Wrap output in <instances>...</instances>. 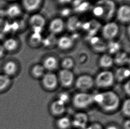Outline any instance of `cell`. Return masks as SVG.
I'll return each mask as SVG.
<instances>
[{
  "mask_svg": "<svg viewBox=\"0 0 130 129\" xmlns=\"http://www.w3.org/2000/svg\"><path fill=\"white\" fill-rule=\"evenodd\" d=\"M64 28V22L60 18H56L50 22L49 30L51 33L57 34L61 33Z\"/></svg>",
  "mask_w": 130,
  "mask_h": 129,
  "instance_id": "obj_11",
  "label": "cell"
},
{
  "mask_svg": "<svg viewBox=\"0 0 130 129\" xmlns=\"http://www.w3.org/2000/svg\"><path fill=\"white\" fill-rule=\"evenodd\" d=\"M94 102L104 112H112L119 108L120 98L118 95L112 91H106L93 94Z\"/></svg>",
  "mask_w": 130,
  "mask_h": 129,
  "instance_id": "obj_1",
  "label": "cell"
},
{
  "mask_svg": "<svg viewBox=\"0 0 130 129\" xmlns=\"http://www.w3.org/2000/svg\"></svg>",
  "mask_w": 130,
  "mask_h": 129,
  "instance_id": "obj_38",
  "label": "cell"
},
{
  "mask_svg": "<svg viewBox=\"0 0 130 129\" xmlns=\"http://www.w3.org/2000/svg\"><path fill=\"white\" fill-rule=\"evenodd\" d=\"M117 19L123 23H127L130 20V8L129 5H124L121 6L116 12Z\"/></svg>",
  "mask_w": 130,
  "mask_h": 129,
  "instance_id": "obj_10",
  "label": "cell"
},
{
  "mask_svg": "<svg viewBox=\"0 0 130 129\" xmlns=\"http://www.w3.org/2000/svg\"><path fill=\"white\" fill-rule=\"evenodd\" d=\"M94 85L95 82L93 77L86 74L79 76L75 82L76 88L82 92H85L91 89Z\"/></svg>",
  "mask_w": 130,
  "mask_h": 129,
  "instance_id": "obj_4",
  "label": "cell"
},
{
  "mask_svg": "<svg viewBox=\"0 0 130 129\" xmlns=\"http://www.w3.org/2000/svg\"><path fill=\"white\" fill-rule=\"evenodd\" d=\"M102 6L104 10V16L106 19H110L114 16L116 11V5L111 0H101L98 3Z\"/></svg>",
  "mask_w": 130,
  "mask_h": 129,
  "instance_id": "obj_9",
  "label": "cell"
},
{
  "mask_svg": "<svg viewBox=\"0 0 130 129\" xmlns=\"http://www.w3.org/2000/svg\"><path fill=\"white\" fill-rule=\"evenodd\" d=\"M57 44L58 47L62 50H68L73 46V41L69 37L63 36L59 38Z\"/></svg>",
  "mask_w": 130,
  "mask_h": 129,
  "instance_id": "obj_15",
  "label": "cell"
},
{
  "mask_svg": "<svg viewBox=\"0 0 130 129\" xmlns=\"http://www.w3.org/2000/svg\"><path fill=\"white\" fill-rule=\"evenodd\" d=\"M93 12L94 15L97 16H102L104 15V10L103 7L98 4L93 9Z\"/></svg>",
  "mask_w": 130,
  "mask_h": 129,
  "instance_id": "obj_30",
  "label": "cell"
},
{
  "mask_svg": "<svg viewBox=\"0 0 130 129\" xmlns=\"http://www.w3.org/2000/svg\"><path fill=\"white\" fill-rule=\"evenodd\" d=\"M31 42L34 44H37L40 43L41 41V37L40 33H34L31 35Z\"/></svg>",
  "mask_w": 130,
  "mask_h": 129,
  "instance_id": "obj_31",
  "label": "cell"
},
{
  "mask_svg": "<svg viewBox=\"0 0 130 129\" xmlns=\"http://www.w3.org/2000/svg\"><path fill=\"white\" fill-rule=\"evenodd\" d=\"M121 111L123 114L126 117H130V100L129 98L123 101L122 105Z\"/></svg>",
  "mask_w": 130,
  "mask_h": 129,
  "instance_id": "obj_27",
  "label": "cell"
},
{
  "mask_svg": "<svg viewBox=\"0 0 130 129\" xmlns=\"http://www.w3.org/2000/svg\"><path fill=\"white\" fill-rule=\"evenodd\" d=\"M5 52V49L4 48L3 46L0 45V58L3 55Z\"/></svg>",
  "mask_w": 130,
  "mask_h": 129,
  "instance_id": "obj_36",
  "label": "cell"
},
{
  "mask_svg": "<svg viewBox=\"0 0 130 129\" xmlns=\"http://www.w3.org/2000/svg\"><path fill=\"white\" fill-rule=\"evenodd\" d=\"M9 32H10V24L4 19H0V39L3 38Z\"/></svg>",
  "mask_w": 130,
  "mask_h": 129,
  "instance_id": "obj_24",
  "label": "cell"
},
{
  "mask_svg": "<svg viewBox=\"0 0 130 129\" xmlns=\"http://www.w3.org/2000/svg\"><path fill=\"white\" fill-rule=\"evenodd\" d=\"M88 118L86 114L80 112L76 113L72 121V125L76 129H84L88 126Z\"/></svg>",
  "mask_w": 130,
  "mask_h": 129,
  "instance_id": "obj_8",
  "label": "cell"
},
{
  "mask_svg": "<svg viewBox=\"0 0 130 129\" xmlns=\"http://www.w3.org/2000/svg\"><path fill=\"white\" fill-rule=\"evenodd\" d=\"M74 60L70 57L64 58L61 62V66L63 69L70 70L74 66Z\"/></svg>",
  "mask_w": 130,
  "mask_h": 129,
  "instance_id": "obj_26",
  "label": "cell"
},
{
  "mask_svg": "<svg viewBox=\"0 0 130 129\" xmlns=\"http://www.w3.org/2000/svg\"><path fill=\"white\" fill-rule=\"evenodd\" d=\"M17 70V67L16 63L13 61H10L7 62L4 67V71L5 74L8 77L13 75L16 73Z\"/></svg>",
  "mask_w": 130,
  "mask_h": 129,
  "instance_id": "obj_20",
  "label": "cell"
},
{
  "mask_svg": "<svg viewBox=\"0 0 130 129\" xmlns=\"http://www.w3.org/2000/svg\"><path fill=\"white\" fill-rule=\"evenodd\" d=\"M113 44H111L109 46V52L111 54H115L120 49V46L119 44H116L113 43Z\"/></svg>",
  "mask_w": 130,
  "mask_h": 129,
  "instance_id": "obj_32",
  "label": "cell"
},
{
  "mask_svg": "<svg viewBox=\"0 0 130 129\" xmlns=\"http://www.w3.org/2000/svg\"><path fill=\"white\" fill-rule=\"evenodd\" d=\"M10 82L9 77L5 74L0 75V91L5 89L9 86Z\"/></svg>",
  "mask_w": 130,
  "mask_h": 129,
  "instance_id": "obj_28",
  "label": "cell"
},
{
  "mask_svg": "<svg viewBox=\"0 0 130 129\" xmlns=\"http://www.w3.org/2000/svg\"><path fill=\"white\" fill-rule=\"evenodd\" d=\"M66 110V105L58 99L53 101L50 105V111L53 115L56 116L63 115Z\"/></svg>",
  "mask_w": 130,
  "mask_h": 129,
  "instance_id": "obj_12",
  "label": "cell"
},
{
  "mask_svg": "<svg viewBox=\"0 0 130 129\" xmlns=\"http://www.w3.org/2000/svg\"><path fill=\"white\" fill-rule=\"evenodd\" d=\"M42 66L45 70L50 71L54 70L58 67V60L54 56H48L44 60Z\"/></svg>",
  "mask_w": 130,
  "mask_h": 129,
  "instance_id": "obj_16",
  "label": "cell"
},
{
  "mask_svg": "<svg viewBox=\"0 0 130 129\" xmlns=\"http://www.w3.org/2000/svg\"><path fill=\"white\" fill-rule=\"evenodd\" d=\"M56 125L59 129H69L72 125V121L68 117H61L57 120Z\"/></svg>",
  "mask_w": 130,
  "mask_h": 129,
  "instance_id": "obj_21",
  "label": "cell"
},
{
  "mask_svg": "<svg viewBox=\"0 0 130 129\" xmlns=\"http://www.w3.org/2000/svg\"><path fill=\"white\" fill-rule=\"evenodd\" d=\"M94 102L93 94L86 92H80L75 95L72 99V104L76 108L84 109L88 108Z\"/></svg>",
  "mask_w": 130,
  "mask_h": 129,
  "instance_id": "obj_3",
  "label": "cell"
},
{
  "mask_svg": "<svg viewBox=\"0 0 130 129\" xmlns=\"http://www.w3.org/2000/svg\"><path fill=\"white\" fill-rule=\"evenodd\" d=\"M42 78L43 85L47 90L53 91L57 87L59 83L58 77L55 73L52 72L45 73Z\"/></svg>",
  "mask_w": 130,
  "mask_h": 129,
  "instance_id": "obj_6",
  "label": "cell"
},
{
  "mask_svg": "<svg viewBox=\"0 0 130 129\" xmlns=\"http://www.w3.org/2000/svg\"><path fill=\"white\" fill-rule=\"evenodd\" d=\"M6 13L11 17H15L21 13V9L18 5L12 4L7 8Z\"/></svg>",
  "mask_w": 130,
  "mask_h": 129,
  "instance_id": "obj_22",
  "label": "cell"
},
{
  "mask_svg": "<svg viewBox=\"0 0 130 129\" xmlns=\"http://www.w3.org/2000/svg\"><path fill=\"white\" fill-rule=\"evenodd\" d=\"M123 126L124 129H130V122L129 119L124 122Z\"/></svg>",
  "mask_w": 130,
  "mask_h": 129,
  "instance_id": "obj_35",
  "label": "cell"
},
{
  "mask_svg": "<svg viewBox=\"0 0 130 129\" xmlns=\"http://www.w3.org/2000/svg\"><path fill=\"white\" fill-rule=\"evenodd\" d=\"M114 59V63L122 67L129 62V58L125 53H119Z\"/></svg>",
  "mask_w": 130,
  "mask_h": 129,
  "instance_id": "obj_19",
  "label": "cell"
},
{
  "mask_svg": "<svg viewBox=\"0 0 130 129\" xmlns=\"http://www.w3.org/2000/svg\"><path fill=\"white\" fill-rule=\"evenodd\" d=\"M57 99L66 105L69 101L70 96L66 92H62L59 93Z\"/></svg>",
  "mask_w": 130,
  "mask_h": 129,
  "instance_id": "obj_29",
  "label": "cell"
},
{
  "mask_svg": "<svg viewBox=\"0 0 130 129\" xmlns=\"http://www.w3.org/2000/svg\"><path fill=\"white\" fill-rule=\"evenodd\" d=\"M59 82L64 87H70L73 84L74 74L71 70L62 69L60 70L58 77Z\"/></svg>",
  "mask_w": 130,
  "mask_h": 129,
  "instance_id": "obj_7",
  "label": "cell"
},
{
  "mask_svg": "<svg viewBox=\"0 0 130 129\" xmlns=\"http://www.w3.org/2000/svg\"><path fill=\"white\" fill-rule=\"evenodd\" d=\"M114 73L108 70L101 71L94 79L95 84L98 87L106 89L110 87L114 83Z\"/></svg>",
  "mask_w": 130,
  "mask_h": 129,
  "instance_id": "obj_2",
  "label": "cell"
},
{
  "mask_svg": "<svg viewBox=\"0 0 130 129\" xmlns=\"http://www.w3.org/2000/svg\"><path fill=\"white\" fill-rule=\"evenodd\" d=\"M114 74L115 78L119 82H123L128 80L130 75V70L125 67H120L118 68Z\"/></svg>",
  "mask_w": 130,
  "mask_h": 129,
  "instance_id": "obj_13",
  "label": "cell"
},
{
  "mask_svg": "<svg viewBox=\"0 0 130 129\" xmlns=\"http://www.w3.org/2000/svg\"><path fill=\"white\" fill-rule=\"evenodd\" d=\"M18 42L14 38H9L5 40L4 42L3 47L5 50L12 51L17 48L18 47Z\"/></svg>",
  "mask_w": 130,
  "mask_h": 129,
  "instance_id": "obj_23",
  "label": "cell"
},
{
  "mask_svg": "<svg viewBox=\"0 0 130 129\" xmlns=\"http://www.w3.org/2000/svg\"><path fill=\"white\" fill-rule=\"evenodd\" d=\"M42 2V0H23V4L27 10L32 12L38 9Z\"/></svg>",
  "mask_w": 130,
  "mask_h": 129,
  "instance_id": "obj_18",
  "label": "cell"
},
{
  "mask_svg": "<svg viewBox=\"0 0 130 129\" xmlns=\"http://www.w3.org/2000/svg\"><path fill=\"white\" fill-rule=\"evenodd\" d=\"M84 129H104L103 126L99 123H94L89 126H87Z\"/></svg>",
  "mask_w": 130,
  "mask_h": 129,
  "instance_id": "obj_34",
  "label": "cell"
},
{
  "mask_svg": "<svg viewBox=\"0 0 130 129\" xmlns=\"http://www.w3.org/2000/svg\"><path fill=\"white\" fill-rule=\"evenodd\" d=\"M45 69L42 65L36 64L32 68V73L33 76L36 78H39L42 77L45 74Z\"/></svg>",
  "mask_w": 130,
  "mask_h": 129,
  "instance_id": "obj_25",
  "label": "cell"
},
{
  "mask_svg": "<svg viewBox=\"0 0 130 129\" xmlns=\"http://www.w3.org/2000/svg\"><path fill=\"white\" fill-rule=\"evenodd\" d=\"M99 63L101 68L108 69L111 68L114 64V59L109 54H104L100 57Z\"/></svg>",
  "mask_w": 130,
  "mask_h": 129,
  "instance_id": "obj_17",
  "label": "cell"
},
{
  "mask_svg": "<svg viewBox=\"0 0 130 129\" xmlns=\"http://www.w3.org/2000/svg\"><path fill=\"white\" fill-rule=\"evenodd\" d=\"M119 32V27L115 22H110L106 24L102 29V34L104 38L111 40L118 35Z\"/></svg>",
  "mask_w": 130,
  "mask_h": 129,
  "instance_id": "obj_5",
  "label": "cell"
},
{
  "mask_svg": "<svg viewBox=\"0 0 130 129\" xmlns=\"http://www.w3.org/2000/svg\"><path fill=\"white\" fill-rule=\"evenodd\" d=\"M123 91L125 94L129 96L130 94V80H127L126 81L125 84H124L123 86Z\"/></svg>",
  "mask_w": 130,
  "mask_h": 129,
  "instance_id": "obj_33",
  "label": "cell"
},
{
  "mask_svg": "<svg viewBox=\"0 0 130 129\" xmlns=\"http://www.w3.org/2000/svg\"><path fill=\"white\" fill-rule=\"evenodd\" d=\"M29 23L34 29L36 28L42 29L45 25V19L41 14H34L31 16Z\"/></svg>",
  "mask_w": 130,
  "mask_h": 129,
  "instance_id": "obj_14",
  "label": "cell"
},
{
  "mask_svg": "<svg viewBox=\"0 0 130 129\" xmlns=\"http://www.w3.org/2000/svg\"><path fill=\"white\" fill-rule=\"evenodd\" d=\"M105 129H119L118 127L115 125H109Z\"/></svg>",
  "mask_w": 130,
  "mask_h": 129,
  "instance_id": "obj_37",
  "label": "cell"
}]
</instances>
